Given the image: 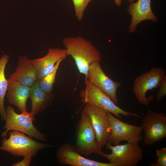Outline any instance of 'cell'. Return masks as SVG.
Returning a JSON list of instances; mask_svg holds the SVG:
<instances>
[{
    "label": "cell",
    "mask_w": 166,
    "mask_h": 166,
    "mask_svg": "<svg viewBox=\"0 0 166 166\" xmlns=\"http://www.w3.org/2000/svg\"><path fill=\"white\" fill-rule=\"evenodd\" d=\"M62 43L67 56L72 57L79 73L85 77L91 63L102 59L100 52L93 44L81 36L64 38Z\"/></svg>",
    "instance_id": "cell-1"
},
{
    "label": "cell",
    "mask_w": 166,
    "mask_h": 166,
    "mask_svg": "<svg viewBox=\"0 0 166 166\" xmlns=\"http://www.w3.org/2000/svg\"><path fill=\"white\" fill-rule=\"evenodd\" d=\"M74 136V148L81 155L88 156L94 153L102 156L104 153L97 140L90 119L83 110L76 128Z\"/></svg>",
    "instance_id": "cell-2"
},
{
    "label": "cell",
    "mask_w": 166,
    "mask_h": 166,
    "mask_svg": "<svg viewBox=\"0 0 166 166\" xmlns=\"http://www.w3.org/2000/svg\"><path fill=\"white\" fill-rule=\"evenodd\" d=\"M10 135L8 139L3 137L0 149L9 152L13 156L33 157L40 150L52 147L51 145L35 141L19 131L12 130Z\"/></svg>",
    "instance_id": "cell-3"
},
{
    "label": "cell",
    "mask_w": 166,
    "mask_h": 166,
    "mask_svg": "<svg viewBox=\"0 0 166 166\" xmlns=\"http://www.w3.org/2000/svg\"><path fill=\"white\" fill-rule=\"evenodd\" d=\"M5 110L6 117L4 127L5 130L1 135L3 137L7 136L8 131L15 130L43 142L47 141L46 138L47 136L40 132L34 125L33 122L35 118L30 112L26 111L18 114L10 105L7 106Z\"/></svg>",
    "instance_id": "cell-4"
},
{
    "label": "cell",
    "mask_w": 166,
    "mask_h": 166,
    "mask_svg": "<svg viewBox=\"0 0 166 166\" xmlns=\"http://www.w3.org/2000/svg\"><path fill=\"white\" fill-rule=\"evenodd\" d=\"M85 89L80 93L81 101L84 103L95 105L121 119L122 117L121 115L126 117L133 116L140 117L137 114L126 111L119 107L107 94L87 79H85Z\"/></svg>",
    "instance_id": "cell-5"
},
{
    "label": "cell",
    "mask_w": 166,
    "mask_h": 166,
    "mask_svg": "<svg viewBox=\"0 0 166 166\" xmlns=\"http://www.w3.org/2000/svg\"><path fill=\"white\" fill-rule=\"evenodd\" d=\"M166 71L162 67H152L150 70L136 77L133 82L132 91L140 104L147 106L154 99L152 95L146 97L147 92L158 88L160 84L166 76Z\"/></svg>",
    "instance_id": "cell-6"
},
{
    "label": "cell",
    "mask_w": 166,
    "mask_h": 166,
    "mask_svg": "<svg viewBox=\"0 0 166 166\" xmlns=\"http://www.w3.org/2000/svg\"><path fill=\"white\" fill-rule=\"evenodd\" d=\"M110 124V132L106 143L113 146L120 144L123 141L138 143L143 139L141 126L135 125L124 122L110 112H107Z\"/></svg>",
    "instance_id": "cell-7"
},
{
    "label": "cell",
    "mask_w": 166,
    "mask_h": 166,
    "mask_svg": "<svg viewBox=\"0 0 166 166\" xmlns=\"http://www.w3.org/2000/svg\"><path fill=\"white\" fill-rule=\"evenodd\" d=\"M105 145L112 152H104L102 156L117 166H136L143 158V150L138 143L128 142L115 146L106 143Z\"/></svg>",
    "instance_id": "cell-8"
},
{
    "label": "cell",
    "mask_w": 166,
    "mask_h": 166,
    "mask_svg": "<svg viewBox=\"0 0 166 166\" xmlns=\"http://www.w3.org/2000/svg\"><path fill=\"white\" fill-rule=\"evenodd\" d=\"M144 131V144L150 145L166 137V116L161 112L149 111L144 117L141 125Z\"/></svg>",
    "instance_id": "cell-9"
},
{
    "label": "cell",
    "mask_w": 166,
    "mask_h": 166,
    "mask_svg": "<svg viewBox=\"0 0 166 166\" xmlns=\"http://www.w3.org/2000/svg\"><path fill=\"white\" fill-rule=\"evenodd\" d=\"M85 79L107 94L116 104L118 103L117 91L121 83L113 81L106 75L100 61H94L90 65Z\"/></svg>",
    "instance_id": "cell-10"
},
{
    "label": "cell",
    "mask_w": 166,
    "mask_h": 166,
    "mask_svg": "<svg viewBox=\"0 0 166 166\" xmlns=\"http://www.w3.org/2000/svg\"><path fill=\"white\" fill-rule=\"evenodd\" d=\"M83 110L90 119L97 142L101 147L105 146L110 132L107 111L89 104H85Z\"/></svg>",
    "instance_id": "cell-11"
},
{
    "label": "cell",
    "mask_w": 166,
    "mask_h": 166,
    "mask_svg": "<svg viewBox=\"0 0 166 166\" xmlns=\"http://www.w3.org/2000/svg\"><path fill=\"white\" fill-rule=\"evenodd\" d=\"M59 164L71 166H117L114 163L99 162L83 157L75 149L73 145L65 143L61 145L57 152Z\"/></svg>",
    "instance_id": "cell-12"
},
{
    "label": "cell",
    "mask_w": 166,
    "mask_h": 166,
    "mask_svg": "<svg viewBox=\"0 0 166 166\" xmlns=\"http://www.w3.org/2000/svg\"><path fill=\"white\" fill-rule=\"evenodd\" d=\"M67 56L66 49L58 48H50L47 54L43 57L30 60L36 69L37 81L51 72L57 61Z\"/></svg>",
    "instance_id": "cell-13"
},
{
    "label": "cell",
    "mask_w": 166,
    "mask_h": 166,
    "mask_svg": "<svg viewBox=\"0 0 166 166\" xmlns=\"http://www.w3.org/2000/svg\"><path fill=\"white\" fill-rule=\"evenodd\" d=\"M151 0H138L136 2L130 3L127 11L132 16V20L128 28L130 33L136 31L137 25L141 22L150 20L156 22L158 20L151 9Z\"/></svg>",
    "instance_id": "cell-14"
},
{
    "label": "cell",
    "mask_w": 166,
    "mask_h": 166,
    "mask_svg": "<svg viewBox=\"0 0 166 166\" xmlns=\"http://www.w3.org/2000/svg\"><path fill=\"white\" fill-rule=\"evenodd\" d=\"M7 79L6 96L8 102L16 106L21 113L26 112V103L30 98V87L10 78Z\"/></svg>",
    "instance_id": "cell-15"
},
{
    "label": "cell",
    "mask_w": 166,
    "mask_h": 166,
    "mask_svg": "<svg viewBox=\"0 0 166 166\" xmlns=\"http://www.w3.org/2000/svg\"><path fill=\"white\" fill-rule=\"evenodd\" d=\"M9 78L30 87L37 81L36 69L27 56L19 57L16 70Z\"/></svg>",
    "instance_id": "cell-16"
},
{
    "label": "cell",
    "mask_w": 166,
    "mask_h": 166,
    "mask_svg": "<svg viewBox=\"0 0 166 166\" xmlns=\"http://www.w3.org/2000/svg\"><path fill=\"white\" fill-rule=\"evenodd\" d=\"M30 98L31 101L30 113L34 116L45 110L53 103L54 95L52 92L47 93L40 86L37 81L30 87Z\"/></svg>",
    "instance_id": "cell-17"
},
{
    "label": "cell",
    "mask_w": 166,
    "mask_h": 166,
    "mask_svg": "<svg viewBox=\"0 0 166 166\" xmlns=\"http://www.w3.org/2000/svg\"><path fill=\"white\" fill-rule=\"evenodd\" d=\"M9 59V56L4 54L0 57V116L5 121L6 113L4 106V99L8 86V81L5 77V69Z\"/></svg>",
    "instance_id": "cell-18"
},
{
    "label": "cell",
    "mask_w": 166,
    "mask_h": 166,
    "mask_svg": "<svg viewBox=\"0 0 166 166\" xmlns=\"http://www.w3.org/2000/svg\"><path fill=\"white\" fill-rule=\"evenodd\" d=\"M65 59H60L56 63L53 71L38 81L40 87L45 92L47 93L52 92L57 70L61 63Z\"/></svg>",
    "instance_id": "cell-19"
},
{
    "label": "cell",
    "mask_w": 166,
    "mask_h": 166,
    "mask_svg": "<svg viewBox=\"0 0 166 166\" xmlns=\"http://www.w3.org/2000/svg\"><path fill=\"white\" fill-rule=\"evenodd\" d=\"M75 15L79 21H81L87 7L92 0H72Z\"/></svg>",
    "instance_id": "cell-20"
},
{
    "label": "cell",
    "mask_w": 166,
    "mask_h": 166,
    "mask_svg": "<svg viewBox=\"0 0 166 166\" xmlns=\"http://www.w3.org/2000/svg\"><path fill=\"white\" fill-rule=\"evenodd\" d=\"M158 157L156 163H150L151 166H166V148L163 147L156 151Z\"/></svg>",
    "instance_id": "cell-21"
},
{
    "label": "cell",
    "mask_w": 166,
    "mask_h": 166,
    "mask_svg": "<svg viewBox=\"0 0 166 166\" xmlns=\"http://www.w3.org/2000/svg\"><path fill=\"white\" fill-rule=\"evenodd\" d=\"M159 89L156 95V100L159 101L163 99L166 95V76L161 82Z\"/></svg>",
    "instance_id": "cell-22"
},
{
    "label": "cell",
    "mask_w": 166,
    "mask_h": 166,
    "mask_svg": "<svg viewBox=\"0 0 166 166\" xmlns=\"http://www.w3.org/2000/svg\"><path fill=\"white\" fill-rule=\"evenodd\" d=\"M32 157L26 156L21 161L15 162L12 164V166H29L30 165Z\"/></svg>",
    "instance_id": "cell-23"
},
{
    "label": "cell",
    "mask_w": 166,
    "mask_h": 166,
    "mask_svg": "<svg viewBox=\"0 0 166 166\" xmlns=\"http://www.w3.org/2000/svg\"><path fill=\"white\" fill-rule=\"evenodd\" d=\"M117 6H121L122 0H114Z\"/></svg>",
    "instance_id": "cell-24"
},
{
    "label": "cell",
    "mask_w": 166,
    "mask_h": 166,
    "mask_svg": "<svg viewBox=\"0 0 166 166\" xmlns=\"http://www.w3.org/2000/svg\"><path fill=\"white\" fill-rule=\"evenodd\" d=\"M127 0L129 2L131 3L132 2H134L135 0Z\"/></svg>",
    "instance_id": "cell-25"
}]
</instances>
